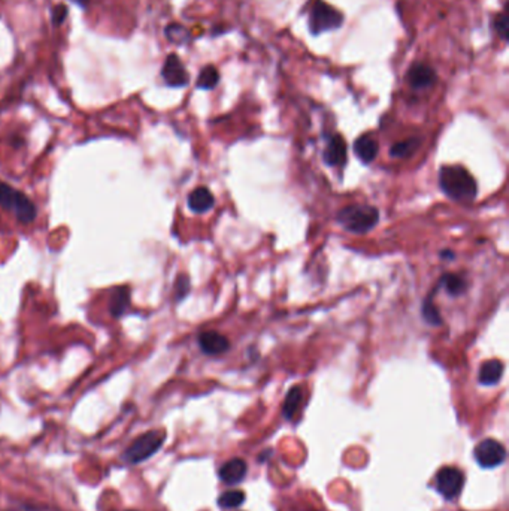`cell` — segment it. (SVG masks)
<instances>
[{
    "label": "cell",
    "instance_id": "6da1fadb",
    "mask_svg": "<svg viewBox=\"0 0 509 511\" xmlns=\"http://www.w3.org/2000/svg\"><path fill=\"white\" fill-rule=\"evenodd\" d=\"M439 186L454 201H468L477 196L478 186L471 172L460 164H448L439 171Z\"/></svg>",
    "mask_w": 509,
    "mask_h": 511
},
{
    "label": "cell",
    "instance_id": "7a4b0ae2",
    "mask_svg": "<svg viewBox=\"0 0 509 511\" xmlns=\"http://www.w3.org/2000/svg\"><path fill=\"white\" fill-rule=\"evenodd\" d=\"M344 14L324 0H315L308 18V30L313 36H320L327 31H335L344 26Z\"/></svg>",
    "mask_w": 509,
    "mask_h": 511
},
{
    "label": "cell",
    "instance_id": "3957f363",
    "mask_svg": "<svg viewBox=\"0 0 509 511\" xmlns=\"http://www.w3.org/2000/svg\"><path fill=\"white\" fill-rule=\"evenodd\" d=\"M380 220L378 209L368 205H350L338 213L340 226L352 233H366L373 229Z\"/></svg>",
    "mask_w": 509,
    "mask_h": 511
},
{
    "label": "cell",
    "instance_id": "277c9868",
    "mask_svg": "<svg viewBox=\"0 0 509 511\" xmlns=\"http://www.w3.org/2000/svg\"><path fill=\"white\" fill-rule=\"evenodd\" d=\"M0 206L13 213L23 225L31 223L38 214L35 204L24 193L18 192L17 188L8 186L6 183H0Z\"/></svg>",
    "mask_w": 509,
    "mask_h": 511
},
{
    "label": "cell",
    "instance_id": "5b68a950",
    "mask_svg": "<svg viewBox=\"0 0 509 511\" xmlns=\"http://www.w3.org/2000/svg\"><path fill=\"white\" fill-rule=\"evenodd\" d=\"M166 440V432L160 429L148 430L130 444L123 454V459L130 465H138L156 454Z\"/></svg>",
    "mask_w": 509,
    "mask_h": 511
},
{
    "label": "cell",
    "instance_id": "8992f818",
    "mask_svg": "<svg viewBox=\"0 0 509 511\" xmlns=\"http://www.w3.org/2000/svg\"><path fill=\"white\" fill-rule=\"evenodd\" d=\"M473 454L481 468L492 470L505 462L506 449L501 441L487 438V440H482L478 446L475 447Z\"/></svg>",
    "mask_w": 509,
    "mask_h": 511
},
{
    "label": "cell",
    "instance_id": "52a82bcc",
    "mask_svg": "<svg viewBox=\"0 0 509 511\" xmlns=\"http://www.w3.org/2000/svg\"><path fill=\"white\" fill-rule=\"evenodd\" d=\"M435 479L436 491L445 499H448V501L460 495L464 484L463 472L459 468H454V466H444V468H440Z\"/></svg>",
    "mask_w": 509,
    "mask_h": 511
},
{
    "label": "cell",
    "instance_id": "ba28073f",
    "mask_svg": "<svg viewBox=\"0 0 509 511\" xmlns=\"http://www.w3.org/2000/svg\"><path fill=\"white\" fill-rule=\"evenodd\" d=\"M406 81L413 90L422 92L436 84L438 75L430 64L424 62H415L411 64V68L406 74Z\"/></svg>",
    "mask_w": 509,
    "mask_h": 511
},
{
    "label": "cell",
    "instance_id": "9c48e42d",
    "mask_svg": "<svg viewBox=\"0 0 509 511\" xmlns=\"http://www.w3.org/2000/svg\"><path fill=\"white\" fill-rule=\"evenodd\" d=\"M162 76L164 83L173 88H181L190 83V75H188L184 63L176 54L168 55L162 68Z\"/></svg>",
    "mask_w": 509,
    "mask_h": 511
},
{
    "label": "cell",
    "instance_id": "30bf717a",
    "mask_svg": "<svg viewBox=\"0 0 509 511\" xmlns=\"http://www.w3.org/2000/svg\"><path fill=\"white\" fill-rule=\"evenodd\" d=\"M247 471H248L247 462L241 458H234L221 466L218 471V477L224 484L235 486L245 479Z\"/></svg>",
    "mask_w": 509,
    "mask_h": 511
},
{
    "label": "cell",
    "instance_id": "8fae6325",
    "mask_svg": "<svg viewBox=\"0 0 509 511\" xmlns=\"http://www.w3.org/2000/svg\"><path fill=\"white\" fill-rule=\"evenodd\" d=\"M199 346H201V350L205 354L215 356V354L226 353L230 349V342L221 333L215 330H206L199 335Z\"/></svg>",
    "mask_w": 509,
    "mask_h": 511
},
{
    "label": "cell",
    "instance_id": "7c38bea8",
    "mask_svg": "<svg viewBox=\"0 0 509 511\" xmlns=\"http://www.w3.org/2000/svg\"><path fill=\"white\" fill-rule=\"evenodd\" d=\"M323 159L330 166H340L347 162V142L338 133L329 139Z\"/></svg>",
    "mask_w": 509,
    "mask_h": 511
},
{
    "label": "cell",
    "instance_id": "4fadbf2b",
    "mask_svg": "<svg viewBox=\"0 0 509 511\" xmlns=\"http://www.w3.org/2000/svg\"><path fill=\"white\" fill-rule=\"evenodd\" d=\"M214 196L208 190L206 187H197L188 196V208H190L193 213L202 214L214 206Z\"/></svg>",
    "mask_w": 509,
    "mask_h": 511
},
{
    "label": "cell",
    "instance_id": "5bb4252c",
    "mask_svg": "<svg viewBox=\"0 0 509 511\" xmlns=\"http://www.w3.org/2000/svg\"><path fill=\"white\" fill-rule=\"evenodd\" d=\"M130 305L129 287H115L109 296V313L114 318L123 316Z\"/></svg>",
    "mask_w": 509,
    "mask_h": 511
},
{
    "label": "cell",
    "instance_id": "9a60e30c",
    "mask_svg": "<svg viewBox=\"0 0 509 511\" xmlns=\"http://www.w3.org/2000/svg\"><path fill=\"white\" fill-rule=\"evenodd\" d=\"M303 404V391L301 386L292 387L282 404V416L285 420H293Z\"/></svg>",
    "mask_w": 509,
    "mask_h": 511
},
{
    "label": "cell",
    "instance_id": "2e32d148",
    "mask_svg": "<svg viewBox=\"0 0 509 511\" xmlns=\"http://www.w3.org/2000/svg\"><path fill=\"white\" fill-rule=\"evenodd\" d=\"M354 153L363 163H371L378 154V142L371 135H361L354 142Z\"/></svg>",
    "mask_w": 509,
    "mask_h": 511
},
{
    "label": "cell",
    "instance_id": "e0dca14e",
    "mask_svg": "<svg viewBox=\"0 0 509 511\" xmlns=\"http://www.w3.org/2000/svg\"><path fill=\"white\" fill-rule=\"evenodd\" d=\"M505 366L501 360H489L484 362L480 370V383L484 386H494L501 382L503 375Z\"/></svg>",
    "mask_w": 509,
    "mask_h": 511
},
{
    "label": "cell",
    "instance_id": "ac0fdd59",
    "mask_svg": "<svg viewBox=\"0 0 509 511\" xmlns=\"http://www.w3.org/2000/svg\"><path fill=\"white\" fill-rule=\"evenodd\" d=\"M220 83V72L214 64H206L197 76L196 87L201 90H213Z\"/></svg>",
    "mask_w": 509,
    "mask_h": 511
},
{
    "label": "cell",
    "instance_id": "d6986e66",
    "mask_svg": "<svg viewBox=\"0 0 509 511\" xmlns=\"http://www.w3.org/2000/svg\"><path fill=\"white\" fill-rule=\"evenodd\" d=\"M164 35L168 38V41L171 43H175V46H187V43L192 42L190 30L180 23H172L169 26H166Z\"/></svg>",
    "mask_w": 509,
    "mask_h": 511
},
{
    "label": "cell",
    "instance_id": "ffe728a7",
    "mask_svg": "<svg viewBox=\"0 0 509 511\" xmlns=\"http://www.w3.org/2000/svg\"><path fill=\"white\" fill-rule=\"evenodd\" d=\"M440 284L445 287V290L448 295L451 296H459L461 293L466 292V281H464L461 276L456 275V274H445L440 279Z\"/></svg>",
    "mask_w": 509,
    "mask_h": 511
},
{
    "label": "cell",
    "instance_id": "44dd1931",
    "mask_svg": "<svg viewBox=\"0 0 509 511\" xmlns=\"http://www.w3.org/2000/svg\"><path fill=\"white\" fill-rule=\"evenodd\" d=\"M494 35L499 38L502 42H508L509 39V14H508V8H505L502 13L497 14L493 18L492 23Z\"/></svg>",
    "mask_w": 509,
    "mask_h": 511
},
{
    "label": "cell",
    "instance_id": "7402d4cb",
    "mask_svg": "<svg viewBox=\"0 0 509 511\" xmlns=\"http://www.w3.org/2000/svg\"><path fill=\"white\" fill-rule=\"evenodd\" d=\"M418 146H420V139H417V138L396 142L394 146L390 148V154L393 155V158L405 159V158H409V155L417 150Z\"/></svg>",
    "mask_w": 509,
    "mask_h": 511
},
{
    "label": "cell",
    "instance_id": "603a6c76",
    "mask_svg": "<svg viewBox=\"0 0 509 511\" xmlns=\"http://www.w3.org/2000/svg\"><path fill=\"white\" fill-rule=\"evenodd\" d=\"M243 501H245V493H243L242 491H227L220 495L218 505L221 508L231 510V508H236V507L242 505Z\"/></svg>",
    "mask_w": 509,
    "mask_h": 511
},
{
    "label": "cell",
    "instance_id": "cb8c5ba5",
    "mask_svg": "<svg viewBox=\"0 0 509 511\" xmlns=\"http://www.w3.org/2000/svg\"><path fill=\"white\" fill-rule=\"evenodd\" d=\"M423 317L431 326H439L442 323L440 313L433 302V295H430L423 304Z\"/></svg>",
    "mask_w": 509,
    "mask_h": 511
},
{
    "label": "cell",
    "instance_id": "d4e9b609",
    "mask_svg": "<svg viewBox=\"0 0 509 511\" xmlns=\"http://www.w3.org/2000/svg\"><path fill=\"white\" fill-rule=\"evenodd\" d=\"M190 292V280L185 275H180L175 283V299L182 301V299Z\"/></svg>",
    "mask_w": 509,
    "mask_h": 511
},
{
    "label": "cell",
    "instance_id": "484cf974",
    "mask_svg": "<svg viewBox=\"0 0 509 511\" xmlns=\"http://www.w3.org/2000/svg\"><path fill=\"white\" fill-rule=\"evenodd\" d=\"M9 511H62L55 507L45 504H33V503H20L15 504Z\"/></svg>",
    "mask_w": 509,
    "mask_h": 511
},
{
    "label": "cell",
    "instance_id": "4316f807",
    "mask_svg": "<svg viewBox=\"0 0 509 511\" xmlns=\"http://www.w3.org/2000/svg\"><path fill=\"white\" fill-rule=\"evenodd\" d=\"M68 17V8L66 5H57L52 10V23L54 26H60L63 24V21Z\"/></svg>",
    "mask_w": 509,
    "mask_h": 511
},
{
    "label": "cell",
    "instance_id": "83f0119b",
    "mask_svg": "<svg viewBox=\"0 0 509 511\" xmlns=\"http://www.w3.org/2000/svg\"><path fill=\"white\" fill-rule=\"evenodd\" d=\"M440 258L442 259H454V253L450 251V250H445V251L440 253Z\"/></svg>",
    "mask_w": 509,
    "mask_h": 511
}]
</instances>
